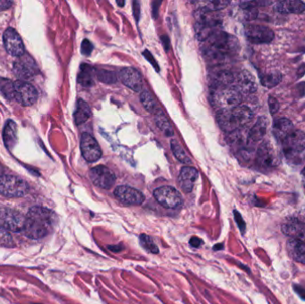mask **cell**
<instances>
[{
    "label": "cell",
    "mask_w": 305,
    "mask_h": 304,
    "mask_svg": "<svg viewBox=\"0 0 305 304\" xmlns=\"http://www.w3.org/2000/svg\"><path fill=\"white\" fill-rule=\"evenodd\" d=\"M56 219V214L51 210L34 206L29 210L25 217L23 231L32 239L43 238L51 232Z\"/></svg>",
    "instance_id": "obj_1"
},
{
    "label": "cell",
    "mask_w": 305,
    "mask_h": 304,
    "mask_svg": "<svg viewBox=\"0 0 305 304\" xmlns=\"http://www.w3.org/2000/svg\"><path fill=\"white\" fill-rule=\"evenodd\" d=\"M237 48V39L226 32L220 31L202 41V53L207 59L218 62L234 53Z\"/></svg>",
    "instance_id": "obj_2"
},
{
    "label": "cell",
    "mask_w": 305,
    "mask_h": 304,
    "mask_svg": "<svg viewBox=\"0 0 305 304\" xmlns=\"http://www.w3.org/2000/svg\"><path fill=\"white\" fill-rule=\"evenodd\" d=\"M216 118L222 131L230 133L251 123L254 118V113L248 107L238 106L231 109L219 111Z\"/></svg>",
    "instance_id": "obj_3"
},
{
    "label": "cell",
    "mask_w": 305,
    "mask_h": 304,
    "mask_svg": "<svg viewBox=\"0 0 305 304\" xmlns=\"http://www.w3.org/2000/svg\"><path fill=\"white\" fill-rule=\"evenodd\" d=\"M194 32L196 38L201 41H205L221 31L222 18L218 13L197 9L194 12Z\"/></svg>",
    "instance_id": "obj_4"
},
{
    "label": "cell",
    "mask_w": 305,
    "mask_h": 304,
    "mask_svg": "<svg viewBox=\"0 0 305 304\" xmlns=\"http://www.w3.org/2000/svg\"><path fill=\"white\" fill-rule=\"evenodd\" d=\"M242 95L236 87L223 86L212 87L210 102L213 107L221 110L231 109L240 105Z\"/></svg>",
    "instance_id": "obj_5"
},
{
    "label": "cell",
    "mask_w": 305,
    "mask_h": 304,
    "mask_svg": "<svg viewBox=\"0 0 305 304\" xmlns=\"http://www.w3.org/2000/svg\"><path fill=\"white\" fill-rule=\"evenodd\" d=\"M29 192L28 184L13 175L0 176V194L9 198L23 197Z\"/></svg>",
    "instance_id": "obj_6"
},
{
    "label": "cell",
    "mask_w": 305,
    "mask_h": 304,
    "mask_svg": "<svg viewBox=\"0 0 305 304\" xmlns=\"http://www.w3.org/2000/svg\"><path fill=\"white\" fill-rule=\"evenodd\" d=\"M257 165L267 170L277 167L280 162V157L275 146L270 141H263L258 148L256 154Z\"/></svg>",
    "instance_id": "obj_7"
},
{
    "label": "cell",
    "mask_w": 305,
    "mask_h": 304,
    "mask_svg": "<svg viewBox=\"0 0 305 304\" xmlns=\"http://www.w3.org/2000/svg\"><path fill=\"white\" fill-rule=\"evenodd\" d=\"M154 196L161 206L167 209H177L182 206L181 194L172 186L159 187L154 191Z\"/></svg>",
    "instance_id": "obj_8"
},
{
    "label": "cell",
    "mask_w": 305,
    "mask_h": 304,
    "mask_svg": "<svg viewBox=\"0 0 305 304\" xmlns=\"http://www.w3.org/2000/svg\"><path fill=\"white\" fill-rule=\"evenodd\" d=\"M25 217L15 210L0 208V227L13 232L24 230Z\"/></svg>",
    "instance_id": "obj_9"
},
{
    "label": "cell",
    "mask_w": 305,
    "mask_h": 304,
    "mask_svg": "<svg viewBox=\"0 0 305 304\" xmlns=\"http://www.w3.org/2000/svg\"><path fill=\"white\" fill-rule=\"evenodd\" d=\"M38 98V93L35 87L24 80H17L15 82L14 99L24 107L32 106Z\"/></svg>",
    "instance_id": "obj_10"
},
{
    "label": "cell",
    "mask_w": 305,
    "mask_h": 304,
    "mask_svg": "<svg viewBox=\"0 0 305 304\" xmlns=\"http://www.w3.org/2000/svg\"><path fill=\"white\" fill-rule=\"evenodd\" d=\"M282 149L286 156H293L305 149V133L299 130L288 135L281 142Z\"/></svg>",
    "instance_id": "obj_11"
},
{
    "label": "cell",
    "mask_w": 305,
    "mask_h": 304,
    "mask_svg": "<svg viewBox=\"0 0 305 304\" xmlns=\"http://www.w3.org/2000/svg\"><path fill=\"white\" fill-rule=\"evenodd\" d=\"M13 70L15 74L21 79H31L39 73L35 61L30 55L25 54L16 60Z\"/></svg>",
    "instance_id": "obj_12"
},
{
    "label": "cell",
    "mask_w": 305,
    "mask_h": 304,
    "mask_svg": "<svg viewBox=\"0 0 305 304\" xmlns=\"http://www.w3.org/2000/svg\"><path fill=\"white\" fill-rule=\"evenodd\" d=\"M246 38L250 42L254 44L270 43L274 40V32L270 28L259 25L249 24L245 30Z\"/></svg>",
    "instance_id": "obj_13"
},
{
    "label": "cell",
    "mask_w": 305,
    "mask_h": 304,
    "mask_svg": "<svg viewBox=\"0 0 305 304\" xmlns=\"http://www.w3.org/2000/svg\"><path fill=\"white\" fill-rule=\"evenodd\" d=\"M89 178L95 186L103 189H110L115 185V175L106 166H96L89 171Z\"/></svg>",
    "instance_id": "obj_14"
},
{
    "label": "cell",
    "mask_w": 305,
    "mask_h": 304,
    "mask_svg": "<svg viewBox=\"0 0 305 304\" xmlns=\"http://www.w3.org/2000/svg\"><path fill=\"white\" fill-rule=\"evenodd\" d=\"M80 149L84 159L88 162H96L102 156V150L98 143L91 135L87 132L81 136Z\"/></svg>",
    "instance_id": "obj_15"
},
{
    "label": "cell",
    "mask_w": 305,
    "mask_h": 304,
    "mask_svg": "<svg viewBox=\"0 0 305 304\" xmlns=\"http://www.w3.org/2000/svg\"><path fill=\"white\" fill-rule=\"evenodd\" d=\"M5 49L15 57H20L24 54V46L20 36L15 29L8 28L3 34Z\"/></svg>",
    "instance_id": "obj_16"
},
{
    "label": "cell",
    "mask_w": 305,
    "mask_h": 304,
    "mask_svg": "<svg viewBox=\"0 0 305 304\" xmlns=\"http://www.w3.org/2000/svg\"><path fill=\"white\" fill-rule=\"evenodd\" d=\"M114 193L121 202L128 206H139L145 200V196L140 191L131 186H117Z\"/></svg>",
    "instance_id": "obj_17"
},
{
    "label": "cell",
    "mask_w": 305,
    "mask_h": 304,
    "mask_svg": "<svg viewBox=\"0 0 305 304\" xmlns=\"http://www.w3.org/2000/svg\"><path fill=\"white\" fill-rule=\"evenodd\" d=\"M119 79L124 84V86L135 92H139L142 89V75L135 68L127 67L123 69L120 71Z\"/></svg>",
    "instance_id": "obj_18"
},
{
    "label": "cell",
    "mask_w": 305,
    "mask_h": 304,
    "mask_svg": "<svg viewBox=\"0 0 305 304\" xmlns=\"http://www.w3.org/2000/svg\"><path fill=\"white\" fill-rule=\"evenodd\" d=\"M198 176V170L194 167H183L178 176V185L185 193H190Z\"/></svg>",
    "instance_id": "obj_19"
},
{
    "label": "cell",
    "mask_w": 305,
    "mask_h": 304,
    "mask_svg": "<svg viewBox=\"0 0 305 304\" xmlns=\"http://www.w3.org/2000/svg\"><path fill=\"white\" fill-rule=\"evenodd\" d=\"M208 78L212 87L230 86V84L235 80L234 75L231 71L220 68L213 69L209 72Z\"/></svg>",
    "instance_id": "obj_20"
},
{
    "label": "cell",
    "mask_w": 305,
    "mask_h": 304,
    "mask_svg": "<svg viewBox=\"0 0 305 304\" xmlns=\"http://www.w3.org/2000/svg\"><path fill=\"white\" fill-rule=\"evenodd\" d=\"M236 80V88L240 94H252L257 89V83L248 71H242L238 73Z\"/></svg>",
    "instance_id": "obj_21"
},
{
    "label": "cell",
    "mask_w": 305,
    "mask_h": 304,
    "mask_svg": "<svg viewBox=\"0 0 305 304\" xmlns=\"http://www.w3.org/2000/svg\"><path fill=\"white\" fill-rule=\"evenodd\" d=\"M282 231L291 238H303L305 225L297 218H288L282 224Z\"/></svg>",
    "instance_id": "obj_22"
},
{
    "label": "cell",
    "mask_w": 305,
    "mask_h": 304,
    "mask_svg": "<svg viewBox=\"0 0 305 304\" xmlns=\"http://www.w3.org/2000/svg\"><path fill=\"white\" fill-rule=\"evenodd\" d=\"M287 251L294 261L305 264V239L291 238L287 241Z\"/></svg>",
    "instance_id": "obj_23"
},
{
    "label": "cell",
    "mask_w": 305,
    "mask_h": 304,
    "mask_svg": "<svg viewBox=\"0 0 305 304\" xmlns=\"http://www.w3.org/2000/svg\"><path fill=\"white\" fill-rule=\"evenodd\" d=\"M293 131H294V127L289 119H278L274 123L273 130H272L273 135L280 142H282Z\"/></svg>",
    "instance_id": "obj_24"
},
{
    "label": "cell",
    "mask_w": 305,
    "mask_h": 304,
    "mask_svg": "<svg viewBox=\"0 0 305 304\" xmlns=\"http://www.w3.org/2000/svg\"><path fill=\"white\" fill-rule=\"evenodd\" d=\"M277 12L282 14H301L305 11V3L301 0H285L276 6Z\"/></svg>",
    "instance_id": "obj_25"
},
{
    "label": "cell",
    "mask_w": 305,
    "mask_h": 304,
    "mask_svg": "<svg viewBox=\"0 0 305 304\" xmlns=\"http://www.w3.org/2000/svg\"><path fill=\"white\" fill-rule=\"evenodd\" d=\"M267 132V121L265 118L258 119L257 122L248 133V143L256 144L262 141Z\"/></svg>",
    "instance_id": "obj_26"
},
{
    "label": "cell",
    "mask_w": 305,
    "mask_h": 304,
    "mask_svg": "<svg viewBox=\"0 0 305 304\" xmlns=\"http://www.w3.org/2000/svg\"><path fill=\"white\" fill-rule=\"evenodd\" d=\"M91 109L87 102L82 99H79L77 103L75 112H74V121L77 125H80L86 123L91 116Z\"/></svg>",
    "instance_id": "obj_27"
},
{
    "label": "cell",
    "mask_w": 305,
    "mask_h": 304,
    "mask_svg": "<svg viewBox=\"0 0 305 304\" xmlns=\"http://www.w3.org/2000/svg\"><path fill=\"white\" fill-rule=\"evenodd\" d=\"M3 139L5 145L8 149H11L17 140V126L13 121H8L6 123L4 132H3Z\"/></svg>",
    "instance_id": "obj_28"
},
{
    "label": "cell",
    "mask_w": 305,
    "mask_h": 304,
    "mask_svg": "<svg viewBox=\"0 0 305 304\" xmlns=\"http://www.w3.org/2000/svg\"><path fill=\"white\" fill-rule=\"evenodd\" d=\"M155 121L159 130L162 131L166 137H171L174 135V131H173L171 124L167 118L166 115H164L162 111H159L158 113L155 115Z\"/></svg>",
    "instance_id": "obj_29"
},
{
    "label": "cell",
    "mask_w": 305,
    "mask_h": 304,
    "mask_svg": "<svg viewBox=\"0 0 305 304\" xmlns=\"http://www.w3.org/2000/svg\"><path fill=\"white\" fill-rule=\"evenodd\" d=\"M93 68L90 65L83 63L80 66V71L78 76V81L83 87H92L94 85L93 79Z\"/></svg>",
    "instance_id": "obj_30"
},
{
    "label": "cell",
    "mask_w": 305,
    "mask_h": 304,
    "mask_svg": "<svg viewBox=\"0 0 305 304\" xmlns=\"http://www.w3.org/2000/svg\"><path fill=\"white\" fill-rule=\"evenodd\" d=\"M140 102L142 104L143 107H145V109L152 115H155L160 111L158 104L155 101V97L151 95V93L148 91L145 90L141 92Z\"/></svg>",
    "instance_id": "obj_31"
},
{
    "label": "cell",
    "mask_w": 305,
    "mask_h": 304,
    "mask_svg": "<svg viewBox=\"0 0 305 304\" xmlns=\"http://www.w3.org/2000/svg\"><path fill=\"white\" fill-rule=\"evenodd\" d=\"M230 4V1H224V0H216V1H202L197 2L196 5L198 6V9H204L207 11H214L217 12L222 8H226Z\"/></svg>",
    "instance_id": "obj_32"
},
{
    "label": "cell",
    "mask_w": 305,
    "mask_h": 304,
    "mask_svg": "<svg viewBox=\"0 0 305 304\" xmlns=\"http://www.w3.org/2000/svg\"><path fill=\"white\" fill-rule=\"evenodd\" d=\"M170 146H171V150H172L175 157L178 159L179 162L186 163V164H190L191 159L189 158V156L186 154V151L184 150V148L180 146V144L177 140H171Z\"/></svg>",
    "instance_id": "obj_33"
},
{
    "label": "cell",
    "mask_w": 305,
    "mask_h": 304,
    "mask_svg": "<svg viewBox=\"0 0 305 304\" xmlns=\"http://www.w3.org/2000/svg\"><path fill=\"white\" fill-rule=\"evenodd\" d=\"M139 242L143 248L147 250L148 253H154V254H157L159 253L158 247H157V245H155L153 238L146 234L140 235Z\"/></svg>",
    "instance_id": "obj_34"
},
{
    "label": "cell",
    "mask_w": 305,
    "mask_h": 304,
    "mask_svg": "<svg viewBox=\"0 0 305 304\" xmlns=\"http://www.w3.org/2000/svg\"><path fill=\"white\" fill-rule=\"evenodd\" d=\"M14 88L15 82L10 79L0 78V92L8 99H14Z\"/></svg>",
    "instance_id": "obj_35"
},
{
    "label": "cell",
    "mask_w": 305,
    "mask_h": 304,
    "mask_svg": "<svg viewBox=\"0 0 305 304\" xmlns=\"http://www.w3.org/2000/svg\"><path fill=\"white\" fill-rule=\"evenodd\" d=\"M282 76L279 72L267 74L262 79V83L267 87H273L281 81Z\"/></svg>",
    "instance_id": "obj_36"
},
{
    "label": "cell",
    "mask_w": 305,
    "mask_h": 304,
    "mask_svg": "<svg viewBox=\"0 0 305 304\" xmlns=\"http://www.w3.org/2000/svg\"><path fill=\"white\" fill-rule=\"evenodd\" d=\"M96 76L99 81L106 83V84H114L117 80V77L115 75V72H113V71L100 70L96 72Z\"/></svg>",
    "instance_id": "obj_37"
},
{
    "label": "cell",
    "mask_w": 305,
    "mask_h": 304,
    "mask_svg": "<svg viewBox=\"0 0 305 304\" xmlns=\"http://www.w3.org/2000/svg\"><path fill=\"white\" fill-rule=\"evenodd\" d=\"M15 245L13 237L7 229L0 227V246L2 247H13Z\"/></svg>",
    "instance_id": "obj_38"
},
{
    "label": "cell",
    "mask_w": 305,
    "mask_h": 304,
    "mask_svg": "<svg viewBox=\"0 0 305 304\" xmlns=\"http://www.w3.org/2000/svg\"><path fill=\"white\" fill-rule=\"evenodd\" d=\"M94 49L93 44L88 40H84L81 43V53L85 55H91L92 51Z\"/></svg>",
    "instance_id": "obj_39"
},
{
    "label": "cell",
    "mask_w": 305,
    "mask_h": 304,
    "mask_svg": "<svg viewBox=\"0 0 305 304\" xmlns=\"http://www.w3.org/2000/svg\"><path fill=\"white\" fill-rule=\"evenodd\" d=\"M234 215L235 220H236L237 223H238V228L241 230L242 233H244L245 230H246V223H245V221L242 219L240 214L238 212H237V211H235Z\"/></svg>",
    "instance_id": "obj_40"
},
{
    "label": "cell",
    "mask_w": 305,
    "mask_h": 304,
    "mask_svg": "<svg viewBox=\"0 0 305 304\" xmlns=\"http://www.w3.org/2000/svg\"><path fill=\"white\" fill-rule=\"evenodd\" d=\"M143 55L145 56V58L147 60V61H149L150 62L151 64L154 66L156 71H160V68H159L158 64L156 63V61H155V58L153 57V55H151L150 52L148 51V50H145L144 53H143Z\"/></svg>",
    "instance_id": "obj_41"
},
{
    "label": "cell",
    "mask_w": 305,
    "mask_h": 304,
    "mask_svg": "<svg viewBox=\"0 0 305 304\" xmlns=\"http://www.w3.org/2000/svg\"><path fill=\"white\" fill-rule=\"evenodd\" d=\"M269 105H270V110L271 112V114H275L278 110L279 105H278L277 99L274 98L272 96H270V98H269Z\"/></svg>",
    "instance_id": "obj_42"
},
{
    "label": "cell",
    "mask_w": 305,
    "mask_h": 304,
    "mask_svg": "<svg viewBox=\"0 0 305 304\" xmlns=\"http://www.w3.org/2000/svg\"><path fill=\"white\" fill-rule=\"evenodd\" d=\"M189 243H190V245H192L193 247L198 248V247H200V246L204 244V241H202V239H200L199 237H191Z\"/></svg>",
    "instance_id": "obj_43"
},
{
    "label": "cell",
    "mask_w": 305,
    "mask_h": 304,
    "mask_svg": "<svg viewBox=\"0 0 305 304\" xmlns=\"http://www.w3.org/2000/svg\"><path fill=\"white\" fill-rule=\"evenodd\" d=\"M133 13H134L136 20L139 21V15H140V7H139V3H138L137 1L133 2Z\"/></svg>",
    "instance_id": "obj_44"
},
{
    "label": "cell",
    "mask_w": 305,
    "mask_h": 304,
    "mask_svg": "<svg viewBox=\"0 0 305 304\" xmlns=\"http://www.w3.org/2000/svg\"><path fill=\"white\" fill-rule=\"evenodd\" d=\"M107 248L112 251L113 253H120L123 250V246L122 245H108Z\"/></svg>",
    "instance_id": "obj_45"
},
{
    "label": "cell",
    "mask_w": 305,
    "mask_h": 304,
    "mask_svg": "<svg viewBox=\"0 0 305 304\" xmlns=\"http://www.w3.org/2000/svg\"><path fill=\"white\" fill-rule=\"evenodd\" d=\"M13 4L12 1H8V0H0V11L5 10L9 8Z\"/></svg>",
    "instance_id": "obj_46"
},
{
    "label": "cell",
    "mask_w": 305,
    "mask_h": 304,
    "mask_svg": "<svg viewBox=\"0 0 305 304\" xmlns=\"http://www.w3.org/2000/svg\"><path fill=\"white\" fill-rule=\"evenodd\" d=\"M162 40H163L164 46H165L166 51H168V49L170 48V40H169V38L167 36H163V37H162Z\"/></svg>",
    "instance_id": "obj_47"
},
{
    "label": "cell",
    "mask_w": 305,
    "mask_h": 304,
    "mask_svg": "<svg viewBox=\"0 0 305 304\" xmlns=\"http://www.w3.org/2000/svg\"><path fill=\"white\" fill-rule=\"evenodd\" d=\"M301 180H302V185H303L305 189V167L304 169L302 170V172H301Z\"/></svg>",
    "instance_id": "obj_48"
},
{
    "label": "cell",
    "mask_w": 305,
    "mask_h": 304,
    "mask_svg": "<svg viewBox=\"0 0 305 304\" xmlns=\"http://www.w3.org/2000/svg\"><path fill=\"white\" fill-rule=\"evenodd\" d=\"M223 248L222 244L221 245H214V250H219V249Z\"/></svg>",
    "instance_id": "obj_49"
},
{
    "label": "cell",
    "mask_w": 305,
    "mask_h": 304,
    "mask_svg": "<svg viewBox=\"0 0 305 304\" xmlns=\"http://www.w3.org/2000/svg\"><path fill=\"white\" fill-rule=\"evenodd\" d=\"M117 4L119 5L120 7H123L124 5H125V2L123 1V2H120V1H117Z\"/></svg>",
    "instance_id": "obj_50"
}]
</instances>
